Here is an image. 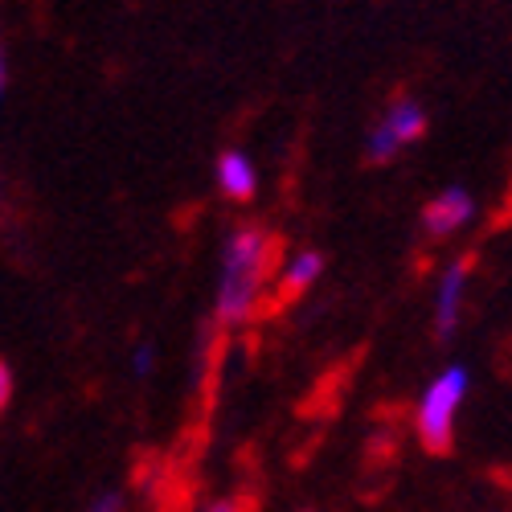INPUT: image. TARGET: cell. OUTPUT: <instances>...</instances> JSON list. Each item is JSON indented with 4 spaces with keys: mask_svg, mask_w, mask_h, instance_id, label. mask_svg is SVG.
<instances>
[{
    "mask_svg": "<svg viewBox=\"0 0 512 512\" xmlns=\"http://www.w3.org/2000/svg\"><path fill=\"white\" fill-rule=\"evenodd\" d=\"M271 267V234L259 226H242L226 242L222 287H218V324H246L259 308L263 279Z\"/></svg>",
    "mask_w": 512,
    "mask_h": 512,
    "instance_id": "6da1fadb",
    "label": "cell"
},
{
    "mask_svg": "<svg viewBox=\"0 0 512 512\" xmlns=\"http://www.w3.org/2000/svg\"><path fill=\"white\" fill-rule=\"evenodd\" d=\"M467 381L472 373L463 365H447L418 402V439L431 455H447L455 443V414L467 398Z\"/></svg>",
    "mask_w": 512,
    "mask_h": 512,
    "instance_id": "7a4b0ae2",
    "label": "cell"
},
{
    "mask_svg": "<svg viewBox=\"0 0 512 512\" xmlns=\"http://www.w3.org/2000/svg\"><path fill=\"white\" fill-rule=\"evenodd\" d=\"M472 213H476L472 193L451 185L422 209V226H426V234H435V238H451L455 230H463L467 222H472Z\"/></svg>",
    "mask_w": 512,
    "mask_h": 512,
    "instance_id": "3957f363",
    "label": "cell"
},
{
    "mask_svg": "<svg viewBox=\"0 0 512 512\" xmlns=\"http://www.w3.org/2000/svg\"><path fill=\"white\" fill-rule=\"evenodd\" d=\"M467 275H472V254L459 259L443 283H439V304H435V336L439 340H451L455 324H459V304H463V287H467Z\"/></svg>",
    "mask_w": 512,
    "mask_h": 512,
    "instance_id": "277c9868",
    "label": "cell"
},
{
    "mask_svg": "<svg viewBox=\"0 0 512 512\" xmlns=\"http://www.w3.org/2000/svg\"><path fill=\"white\" fill-rule=\"evenodd\" d=\"M218 189L230 201H250L254 189H259V173L242 152H222L218 156Z\"/></svg>",
    "mask_w": 512,
    "mask_h": 512,
    "instance_id": "5b68a950",
    "label": "cell"
},
{
    "mask_svg": "<svg viewBox=\"0 0 512 512\" xmlns=\"http://www.w3.org/2000/svg\"><path fill=\"white\" fill-rule=\"evenodd\" d=\"M381 127H386L390 140H394L398 148H406V144H414V140L426 136V111H422L414 99H398V103H390V111H386V119H381Z\"/></svg>",
    "mask_w": 512,
    "mask_h": 512,
    "instance_id": "8992f818",
    "label": "cell"
},
{
    "mask_svg": "<svg viewBox=\"0 0 512 512\" xmlns=\"http://www.w3.org/2000/svg\"><path fill=\"white\" fill-rule=\"evenodd\" d=\"M320 271H324V259L316 250H300L295 254V259L287 263V271H283V295H304L316 279H320Z\"/></svg>",
    "mask_w": 512,
    "mask_h": 512,
    "instance_id": "52a82bcc",
    "label": "cell"
},
{
    "mask_svg": "<svg viewBox=\"0 0 512 512\" xmlns=\"http://www.w3.org/2000/svg\"><path fill=\"white\" fill-rule=\"evenodd\" d=\"M87 512H123V496L119 492H103Z\"/></svg>",
    "mask_w": 512,
    "mask_h": 512,
    "instance_id": "ba28073f",
    "label": "cell"
},
{
    "mask_svg": "<svg viewBox=\"0 0 512 512\" xmlns=\"http://www.w3.org/2000/svg\"><path fill=\"white\" fill-rule=\"evenodd\" d=\"M9 398H13V373H9L5 361H0V410L9 406Z\"/></svg>",
    "mask_w": 512,
    "mask_h": 512,
    "instance_id": "9c48e42d",
    "label": "cell"
},
{
    "mask_svg": "<svg viewBox=\"0 0 512 512\" xmlns=\"http://www.w3.org/2000/svg\"><path fill=\"white\" fill-rule=\"evenodd\" d=\"M132 365H136V377H148V373H152V349H148V345H140V349H136V357H132Z\"/></svg>",
    "mask_w": 512,
    "mask_h": 512,
    "instance_id": "30bf717a",
    "label": "cell"
},
{
    "mask_svg": "<svg viewBox=\"0 0 512 512\" xmlns=\"http://www.w3.org/2000/svg\"><path fill=\"white\" fill-rule=\"evenodd\" d=\"M205 512H238V504H234V500H222V504H213V508H205Z\"/></svg>",
    "mask_w": 512,
    "mask_h": 512,
    "instance_id": "8fae6325",
    "label": "cell"
},
{
    "mask_svg": "<svg viewBox=\"0 0 512 512\" xmlns=\"http://www.w3.org/2000/svg\"><path fill=\"white\" fill-rule=\"evenodd\" d=\"M0 95H5V58H0Z\"/></svg>",
    "mask_w": 512,
    "mask_h": 512,
    "instance_id": "7c38bea8",
    "label": "cell"
}]
</instances>
